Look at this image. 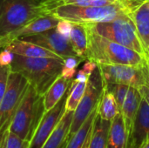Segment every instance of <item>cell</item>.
<instances>
[{
	"label": "cell",
	"mask_w": 149,
	"mask_h": 148,
	"mask_svg": "<svg viewBox=\"0 0 149 148\" xmlns=\"http://www.w3.org/2000/svg\"><path fill=\"white\" fill-rule=\"evenodd\" d=\"M58 6V0H0V37H6Z\"/></svg>",
	"instance_id": "obj_1"
},
{
	"label": "cell",
	"mask_w": 149,
	"mask_h": 148,
	"mask_svg": "<svg viewBox=\"0 0 149 148\" xmlns=\"http://www.w3.org/2000/svg\"><path fill=\"white\" fill-rule=\"evenodd\" d=\"M64 59L52 58H27L14 55L10 64L11 72L24 76L41 96L46 92L61 75Z\"/></svg>",
	"instance_id": "obj_2"
},
{
	"label": "cell",
	"mask_w": 149,
	"mask_h": 148,
	"mask_svg": "<svg viewBox=\"0 0 149 148\" xmlns=\"http://www.w3.org/2000/svg\"><path fill=\"white\" fill-rule=\"evenodd\" d=\"M87 29V28H86ZM88 50L87 59L98 64L127 65L141 67L147 56L103 38L87 29Z\"/></svg>",
	"instance_id": "obj_3"
},
{
	"label": "cell",
	"mask_w": 149,
	"mask_h": 148,
	"mask_svg": "<svg viewBox=\"0 0 149 148\" xmlns=\"http://www.w3.org/2000/svg\"><path fill=\"white\" fill-rule=\"evenodd\" d=\"M45 112L44 97L30 84L13 116L9 131L22 140L30 141Z\"/></svg>",
	"instance_id": "obj_4"
},
{
	"label": "cell",
	"mask_w": 149,
	"mask_h": 148,
	"mask_svg": "<svg viewBox=\"0 0 149 148\" xmlns=\"http://www.w3.org/2000/svg\"><path fill=\"white\" fill-rule=\"evenodd\" d=\"M130 13L129 10L121 3L99 7L65 4L52 11V15L60 20L82 24L108 22Z\"/></svg>",
	"instance_id": "obj_5"
},
{
	"label": "cell",
	"mask_w": 149,
	"mask_h": 148,
	"mask_svg": "<svg viewBox=\"0 0 149 148\" xmlns=\"http://www.w3.org/2000/svg\"><path fill=\"white\" fill-rule=\"evenodd\" d=\"M86 26L91 31L103 38L147 56L131 13L108 22L86 24Z\"/></svg>",
	"instance_id": "obj_6"
},
{
	"label": "cell",
	"mask_w": 149,
	"mask_h": 148,
	"mask_svg": "<svg viewBox=\"0 0 149 148\" xmlns=\"http://www.w3.org/2000/svg\"><path fill=\"white\" fill-rule=\"evenodd\" d=\"M29 80L22 74L10 72L4 96L0 104V135L9 130L13 116L28 87Z\"/></svg>",
	"instance_id": "obj_7"
},
{
	"label": "cell",
	"mask_w": 149,
	"mask_h": 148,
	"mask_svg": "<svg viewBox=\"0 0 149 148\" xmlns=\"http://www.w3.org/2000/svg\"><path fill=\"white\" fill-rule=\"evenodd\" d=\"M104 88L105 85L102 80L100 70L97 67L91 74L87 81V85L83 98L81 99L76 110L73 112L72 121L68 137L75 133L79 129L86 120L98 106L103 94Z\"/></svg>",
	"instance_id": "obj_8"
},
{
	"label": "cell",
	"mask_w": 149,
	"mask_h": 148,
	"mask_svg": "<svg viewBox=\"0 0 149 148\" xmlns=\"http://www.w3.org/2000/svg\"><path fill=\"white\" fill-rule=\"evenodd\" d=\"M98 68L105 84H122L138 89L144 85L141 66L98 64Z\"/></svg>",
	"instance_id": "obj_9"
},
{
	"label": "cell",
	"mask_w": 149,
	"mask_h": 148,
	"mask_svg": "<svg viewBox=\"0 0 149 148\" xmlns=\"http://www.w3.org/2000/svg\"><path fill=\"white\" fill-rule=\"evenodd\" d=\"M69 90L70 87L63 98L52 109L45 112L31 140L29 141L27 148H42L46 142L65 112V104Z\"/></svg>",
	"instance_id": "obj_10"
},
{
	"label": "cell",
	"mask_w": 149,
	"mask_h": 148,
	"mask_svg": "<svg viewBox=\"0 0 149 148\" xmlns=\"http://www.w3.org/2000/svg\"><path fill=\"white\" fill-rule=\"evenodd\" d=\"M20 39L46 48L63 59L68 57H79L71 44L70 38L59 34L56 28H52L38 34L22 37Z\"/></svg>",
	"instance_id": "obj_11"
},
{
	"label": "cell",
	"mask_w": 149,
	"mask_h": 148,
	"mask_svg": "<svg viewBox=\"0 0 149 148\" xmlns=\"http://www.w3.org/2000/svg\"><path fill=\"white\" fill-rule=\"evenodd\" d=\"M149 140V102L142 96L127 148H141Z\"/></svg>",
	"instance_id": "obj_12"
},
{
	"label": "cell",
	"mask_w": 149,
	"mask_h": 148,
	"mask_svg": "<svg viewBox=\"0 0 149 148\" xmlns=\"http://www.w3.org/2000/svg\"><path fill=\"white\" fill-rule=\"evenodd\" d=\"M58 21H59V19L52 14L40 17L35 20L30 22L29 24H27L26 25L18 29L17 31H16L10 33V35L6 36L5 38L8 41V44L13 39L20 38L25 37V36L38 34V33L46 31L48 30H51L52 28H56Z\"/></svg>",
	"instance_id": "obj_13"
},
{
	"label": "cell",
	"mask_w": 149,
	"mask_h": 148,
	"mask_svg": "<svg viewBox=\"0 0 149 148\" xmlns=\"http://www.w3.org/2000/svg\"><path fill=\"white\" fill-rule=\"evenodd\" d=\"M141 99L142 95L140 90L136 87L130 86L125 98V100L122 104V106L120 108V113L124 120L125 126L128 135V140L133 131L134 123L138 113Z\"/></svg>",
	"instance_id": "obj_14"
},
{
	"label": "cell",
	"mask_w": 149,
	"mask_h": 148,
	"mask_svg": "<svg viewBox=\"0 0 149 148\" xmlns=\"http://www.w3.org/2000/svg\"><path fill=\"white\" fill-rule=\"evenodd\" d=\"M15 55H19L27 58H52L63 59L52 51L44 48L38 44L22 40L20 38L13 39L8 45L4 47Z\"/></svg>",
	"instance_id": "obj_15"
},
{
	"label": "cell",
	"mask_w": 149,
	"mask_h": 148,
	"mask_svg": "<svg viewBox=\"0 0 149 148\" xmlns=\"http://www.w3.org/2000/svg\"><path fill=\"white\" fill-rule=\"evenodd\" d=\"M139 38L147 57H149V0L131 12Z\"/></svg>",
	"instance_id": "obj_16"
},
{
	"label": "cell",
	"mask_w": 149,
	"mask_h": 148,
	"mask_svg": "<svg viewBox=\"0 0 149 148\" xmlns=\"http://www.w3.org/2000/svg\"><path fill=\"white\" fill-rule=\"evenodd\" d=\"M73 112L65 111L54 131L48 138L42 148H61L68 139Z\"/></svg>",
	"instance_id": "obj_17"
},
{
	"label": "cell",
	"mask_w": 149,
	"mask_h": 148,
	"mask_svg": "<svg viewBox=\"0 0 149 148\" xmlns=\"http://www.w3.org/2000/svg\"><path fill=\"white\" fill-rule=\"evenodd\" d=\"M128 135L124 120L120 113L110 124L106 148H127Z\"/></svg>",
	"instance_id": "obj_18"
},
{
	"label": "cell",
	"mask_w": 149,
	"mask_h": 148,
	"mask_svg": "<svg viewBox=\"0 0 149 148\" xmlns=\"http://www.w3.org/2000/svg\"><path fill=\"white\" fill-rule=\"evenodd\" d=\"M97 107L90 114V116L86 120V121L83 123V125L79 127V129L75 133H73L72 135L68 137L65 148L85 147L86 142L88 141V140L92 134L93 126L95 119L98 115V108Z\"/></svg>",
	"instance_id": "obj_19"
},
{
	"label": "cell",
	"mask_w": 149,
	"mask_h": 148,
	"mask_svg": "<svg viewBox=\"0 0 149 148\" xmlns=\"http://www.w3.org/2000/svg\"><path fill=\"white\" fill-rule=\"evenodd\" d=\"M72 79H66L61 75L54 81L50 88L44 94V106L45 111L52 109L65 94L69 89Z\"/></svg>",
	"instance_id": "obj_20"
},
{
	"label": "cell",
	"mask_w": 149,
	"mask_h": 148,
	"mask_svg": "<svg viewBox=\"0 0 149 148\" xmlns=\"http://www.w3.org/2000/svg\"><path fill=\"white\" fill-rule=\"evenodd\" d=\"M70 42L77 55L84 60H86L88 50V35L86 24L72 23V28L70 34Z\"/></svg>",
	"instance_id": "obj_21"
},
{
	"label": "cell",
	"mask_w": 149,
	"mask_h": 148,
	"mask_svg": "<svg viewBox=\"0 0 149 148\" xmlns=\"http://www.w3.org/2000/svg\"><path fill=\"white\" fill-rule=\"evenodd\" d=\"M105 85V84H104ZM98 115L107 121H112L120 113V106L113 96V94L109 92L106 86L104 88L103 94L98 105Z\"/></svg>",
	"instance_id": "obj_22"
},
{
	"label": "cell",
	"mask_w": 149,
	"mask_h": 148,
	"mask_svg": "<svg viewBox=\"0 0 149 148\" xmlns=\"http://www.w3.org/2000/svg\"><path fill=\"white\" fill-rule=\"evenodd\" d=\"M110 124L111 121L105 120L97 115L87 148H106Z\"/></svg>",
	"instance_id": "obj_23"
},
{
	"label": "cell",
	"mask_w": 149,
	"mask_h": 148,
	"mask_svg": "<svg viewBox=\"0 0 149 148\" xmlns=\"http://www.w3.org/2000/svg\"><path fill=\"white\" fill-rule=\"evenodd\" d=\"M87 83L84 82H77L76 80L72 79V82L70 85L69 93L66 99L65 104V111H72L74 112L79 104L83 95L85 93Z\"/></svg>",
	"instance_id": "obj_24"
},
{
	"label": "cell",
	"mask_w": 149,
	"mask_h": 148,
	"mask_svg": "<svg viewBox=\"0 0 149 148\" xmlns=\"http://www.w3.org/2000/svg\"><path fill=\"white\" fill-rule=\"evenodd\" d=\"M121 3L125 6V0H58V6L65 4H72L77 6H107ZM127 7V6H126Z\"/></svg>",
	"instance_id": "obj_25"
},
{
	"label": "cell",
	"mask_w": 149,
	"mask_h": 148,
	"mask_svg": "<svg viewBox=\"0 0 149 148\" xmlns=\"http://www.w3.org/2000/svg\"><path fill=\"white\" fill-rule=\"evenodd\" d=\"M105 86L109 92H111L113 94L120 109L130 86L122 84H105Z\"/></svg>",
	"instance_id": "obj_26"
},
{
	"label": "cell",
	"mask_w": 149,
	"mask_h": 148,
	"mask_svg": "<svg viewBox=\"0 0 149 148\" xmlns=\"http://www.w3.org/2000/svg\"><path fill=\"white\" fill-rule=\"evenodd\" d=\"M141 71L144 77V85L139 90L141 95L149 102V57H146L145 62L141 65Z\"/></svg>",
	"instance_id": "obj_27"
},
{
	"label": "cell",
	"mask_w": 149,
	"mask_h": 148,
	"mask_svg": "<svg viewBox=\"0 0 149 148\" xmlns=\"http://www.w3.org/2000/svg\"><path fill=\"white\" fill-rule=\"evenodd\" d=\"M10 72H11L10 65H6V66L0 65V104L2 102V99L6 91L8 78Z\"/></svg>",
	"instance_id": "obj_28"
},
{
	"label": "cell",
	"mask_w": 149,
	"mask_h": 148,
	"mask_svg": "<svg viewBox=\"0 0 149 148\" xmlns=\"http://www.w3.org/2000/svg\"><path fill=\"white\" fill-rule=\"evenodd\" d=\"M28 144H29V141L22 140L17 135L9 131L7 148H27Z\"/></svg>",
	"instance_id": "obj_29"
},
{
	"label": "cell",
	"mask_w": 149,
	"mask_h": 148,
	"mask_svg": "<svg viewBox=\"0 0 149 148\" xmlns=\"http://www.w3.org/2000/svg\"><path fill=\"white\" fill-rule=\"evenodd\" d=\"M72 23L67 21V20H60L58 21L57 26H56V30L58 31V32L59 34H61L62 36L70 38V34L72 31Z\"/></svg>",
	"instance_id": "obj_30"
},
{
	"label": "cell",
	"mask_w": 149,
	"mask_h": 148,
	"mask_svg": "<svg viewBox=\"0 0 149 148\" xmlns=\"http://www.w3.org/2000/svg\"><path fill=\"white\" fill-rule=\"evenodd\" d=\"M14 55L15 54L10 51L9 50L3 48L2 51H0V65L1 66L10 65V64L13 61Z\"/></svg>",
	"instance_id": "obj_31"
},
{
	"label": "cell",
	"mask_w": 149,
	"mask_h": 148,
	"mask_svg": "<svg viewBox=\"0 0 149 148\" xmlns=\"http://www.w3.org/2000/svg\"><path fill=\"white\" fill-rule=\"evenodd\" d=\"M82 61L85 60L79 57H68L64 59V66L66 68L76 69Z\"/></svg>",
	"instance_id": "obj_32"
},
{
	"label": "cell",
	"mask_w": 149,
	"mask_h": 148,
	"mask_svg": "<svg viewBox=\"0 0 149 148\" xmlns=\"http://www.w3.org/2000/svg\"><path fill=\"white\" fill-rule=\"evenodd\" d=\"M148 0H125V4L127 8L129 10L130 12L134 10L137 7L141 5L143 3L147 2Z\"/></svg>",
	"instance_id": "obj_33"
},
{
	"label": "cell",
	"mask_w": 149,
	"mask_h": 148,
	"mask_svg": "<svg viewBox=\"0 0 149 148\" xmlns=\"http://www.w3.org/2000/svg\"><path fill=\"white\" fill-rule=\"evenodd\" d=\"M97 67H98V65L94 61L90 60V59H86V60H85V64L83 65L82 70H84L88 74H92Z\"/></svg>",
	"instance_id": "obj_34"
},
{
	"label": "cell",
	"mask_w": 149,
	"mask_h": 148,
	"mask_svg": "<svg viewBox=\"0 0 149 148\" xmlns=\"http://www.w3.org/2000/svg\"><path fill=\"white\" fill-rule=\"evenodd\" d=\"M77 72V70L76 69H71V68H66V67H63V70H62V72H61V76L64 77L65 79H73L75 74Z\"/></svg>",
	"instance_id": "obj_35"
},
{
	"label": "cell",
	"mask_w": 149,
	"mask_h": 148,
	"mask_svg": "<svg viewBox=\"0 0 149 148\" xmlns=\"http://www.w3.org/2000/svg\"><path fill=\"white\" fill-rule=\"evenodd\" d=\"M91 74H88L87 72H86L84 70H79L78 71L77 74H76V78L74 79V80H76L77 82H84V83H87L89 78H90Z\"/></svg>",
	"instance_id": "obj_36"
},
{
	"label": "cell",
	"mask_w": 149,
	"mask_h": 148,
	"mask_svg": "<svg viewBox=\"0 0 149 148\" xmlns=\"http://www.w3.org/2000/svg\"><path fill=\"white\" fill-rule=\"evenodd\" d=\"M9 130L5 131L0 135V148H7V140H8Z\"/></svg>",
	"instance_id": "obj_37"
},
{
	"label": "cell",
	"mask_w": 149,
	"mask_h": 148,
	"mask_svg": "<svg viewBox=\"0 0 149 148\" xmlns=\"http://www.w3.org/2000/svg\"><path fill=\"white\" fill-rule=\"evenodd\" d=\"M8 44V41L5 37H0V50L4 48Z\"/></svg>",
	"instance_id": "obj_38"
},
{
	"label": "cell",
	"mask_w": 149,
	"mask_h": 148,
	"mask_svg": "<svg viewBox=\"0 0 149 148\" xmlns=\"http://www.w3.org/2000/svg\"><path fill=\"white\" fill-rule=\"evenodd\" d=\"M141 148H149V140L148 141H147V142H146V143H145Z\"/></svg>",
	"instance_id": "obj_39"
},
{
	"label": "cell",
	"mask_w": 149,
	"mask_h": 148,
	"mask_svg": "<svg viewBox=\"0 0 149 148\" xmlns=\"http://www.w3.org/2000/svg\"><path fill=\"white\" fill-rule=\"evenodd\" d=\"M66 141H67V140H66ZM66 141L65 142V144L63 145V147H61V148H65V145H66Z\"/></svg>",
	"instance_id": "obj_40"
}]
</instances>
